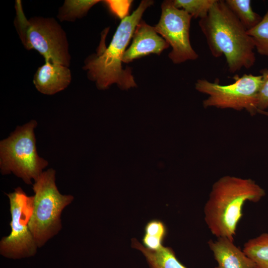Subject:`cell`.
Returning <instances> with one entry per match:
<instances>
[{
    "label": "cell",
    "instance_id": "2",
    "mask_svg": "<svg viewBox=\"0 0 268 268\" xmlns=\"http://www.w3.org/2000/svg\"><path fill=\"white\" fill-rule=\"evenodd\" d=\"M265 195V190L251 179L230 175L220 178L213 184L204 207L209 230L217 238L234 241L245 203L258 202Z\"/></svg>",
    "mask_w": 268,
    "mask_h": 268
},
{
    "label": "cell",
    "instance_id": "15",
    "mask_svg": "<svg viewBox=\"0 0 268 268\" xmlns=\"http://www.w3.org/2000/svg\"><path fill=\"white\" fill-rule=\"evenodd\" d=\"M226 4L247 31L255 27L262 17L255 12L250 0H226Z\"/></svg>",
    "mask_w": 268,
    "mask_h": 268
},
{
    "label": "cell",
    "instance_id": "3",
    "mask_svg": "<svg viewBox=\"0 0 268 268\" xmlns=\"http://www.w3.org/2000/svg\"><path fill=\"white\" fill-rule=\"evenodd\" d=\"M153 2L141 1L131 15L122 20L109 46L104 49L101 47L96 54L85 61L83 68L87 70L88 78L95 82L99 89H106L113 83L123 90L136 86L130 68H123L122 60L144 11Z\"/></svg>",
    "mask_w": 268,
    "mask_h": 268
},
{
    "label": "cell",
    "instance_id": "19",
    "mask_svg": "<svg viewBox=\"0 0 268 268\" xmlns=\"http://www.w3.org/2000/svg\"><path fill=\"white\" fill-rule=\"evenodd\" d=\"M144 234L164 240L167 234V228L162 221L152 219L146 224Z\"/></svg>",
    "mask_w": 268,
    "mask_h": 268
},
{
    "label": "cell",
    "instance_id": "12",
    "mask_svg": "<svg viewBox=\"0 0 268 268\" xmlns=\"http://www.w3.org/2000/svg\"><path fill=\"white\" fill-rule=\"evenodd\" d=\"M208 245L217 263L215 268H255L252 260L228 238L210 240Z\"/></svg>",
    "mask_w": 268,
    "mask_h": 268
},
{
    "label": "cell",
    "instance_id": "8",
    "mask_svg": "<svg viewBox=\"0 0 268 268\" xmlns=\"http://www.w3.org/2000/svg\"><path fill=\"white\" fill-rule=\"evenodd\" d=\"M6 195L9 200L11 231L0 240V254L12 259L34 256L38 246L28 225L33 210L34 196H28L20 187Z\"/></svg>",
    "mask_w": 268,
    "mask_h": 268
},
{
    "label": "cell",
    "instance_id": "6",
    "mask_svg": "<svg viewBox=\"0 0 268 268\" xmlns=\"http://www.w3.org/2000/svg\"><path fill=\"white\" fill-rule=\"evenodd\" d=\"M37 122L31 120L17 126L0 142V169L2 175L12 173L25 183L37 180L48 162L38 154L34 130Z\"/></svg>",
    "mask_w": 268,
    "mask_h": 268
},
{
    "label": "cell",
    "instance_id": "20",
    "mask_svg": "<svg viewBox=\"0 0 268 268\" xmlns=\"http://www.w3.org/2000/svg\"><path fill=\"white\" fill-rule=\"evenodd\" d=\"M260 72L262 82L258 95V108L265 111L268 108V68L262 69Z\"/></svg>",
    "mask_w": 268,
    "mask_h": 268
},
{
    "label": "cell",
    "instance_id": "22",
    "mask_svg": "<svg viewBox=\"0 0 268 268\" xmlns=\"http://www.w3.org/2000/svg\"><path fill=\"white\" fill-rule=\"evenodd\" d=\"M164 240L144 234L142 238V245L151 251H157L162 248Z\"/></svg>",
    "mask_w": 268,
    "mask_h": 268
},
{
    "label": "cell",
    "instance_id": "5",
    "mask_svg": "<svg viewBox=\"0 0 268 268\" xmlns=\"http://www.w3.org/2000/svg\"><path fill=\"white\" fill-rule=\"evenodd\" d=\"M55 175V170L49 169L41 174L33 185L34 206L28 225L39 248L61 230L62 212L74 199L72 195L60 193Z\"/></svg>",
    "mask_w": 268,
    "mask_h": 268
},
{
    "label": "cell",
    "instance_id": "17",
    "mask_svg": "<svg viewBox=\"0 0 268 268\" xmlns=\"http://www.w3.org/2000/svg\"><path fill=\"white\" fill-rule=\"evenodd\" d=\"M247 33L252 38L257 52L268 57V9L260 23Z\"/></svg>",
    "mask_w": 268,
    "mask_h": 268
},
{
    "label": "cell",
    "instance_id": "1",
    "mask_svg": "<svg viewBox=\"0 0 268 268\" xmlns=\"http://www.w3.org/2000/svg\"><path fill=\"white\" fill-rule=\"evenodd\" d=\"M199 25L211 55L215 58L224 55L229 72L254 65L253 40L225 0H216L207 14L199 20Z\"/></svg>",
    "mask_w": 268,
    "mask_h": 268
},
{
    "label": "cell",
    "instance_id": "13",
    "mask_svg": "<svg viewBox=\"0 0 268 268\" xmlns=\"http://www.w3.org/2000/svg\"><path fill=\"white\" fill-rule=\"evenodd\" d=\"M132 241V247L143 253L150 268H187L179 261L170 247L163 246L158 250L151 251L135 238Z\"/></svg>",
    "mask_w": 268,
    "mask_h": 268
},
{
    "label": "cell",
    "instance_id": "7",
    "mask_svg": "<svg viewBox=\"0 0 268 268\" xmlns=\"http://www.w3.org/2000/svg\"><path fill=\"white\" fill-rule=\"evenodd\" d=\"M235 81L228 85H221L218 79L214 82L199 79L195 83L197 91L208 97L202 102L205 108L215 107L245 110L253 116L258 113V95L262 82L261 75L244 74L235 75Z\"/></svg>",
    "mask_w": 268,
    "mask_h": 268
},
{
    "label": "cell",
    "instance_id": "18",
    "mask_svg": "<svg viewBox=\"0 0 268 268\" xmlns=\"http://www.w3.org/2000/svg\"><path fill=\"white\" fill-rule=\"evenodd\" d=\"M216 0H174V5L194 18L204 17Z\"/></svg>",
    "mask_w": 268,
    "mask_h": 268
},
{
    "label": "cell",
    "instance_id": "23",
    "mask_svg": "<svg viewBox=\"0 0 268 268\" xmlns=\"http://www.w3.org/2000/svg\"><path fill=\"white\" fill-rule=\"evenodd\" d=\"M258 113L268 116V112H266L265 110V111L258 110Z\"/></svg>",
    "mask_w": 268,
    "mask_h": 268
},
{
    "label": "cell",
    "instance_id": "10",
    "mask_svg": "<svg viewBox=\"0 0 268 268\" xmlns=\"http://www.w3.org/2000/svg\"><path fill=\"white\" fill-rule=\"evenodd\" d=\"M133 38L131 45L124 54V63H128L150 54L160 55L169 46L164 38L158 35L154 27L142 20L137 25Z\"/></svg>",
    "mask_w": 268,
    "mask_h": 268
},
{
    "label": "cell",
    "instance_id": "9",
    "mask_svg": "<svg viewBox=\"0 0 268 268\" xmlns=\"http://www.w3.org/2000/svg\"><path fill=\"white\" fill-rule=\"evenodd\" d=\"M192 18L185 10L177 8L173 0H165L161 4V17L154 28L172 47L169 58L174 64L195 60L199 57L190 40Z\"/></svg>",
    "mask_w": 268,
    "mask_h": 268
},
{
    "label": "cell",
    "instance_id": "16",
    "mask_svg": "<svg viewBox=\"0 0 268 268\" xmlns=\"http://www.w3.org/2000/svg\"><path fill=\"white\" fill-rule=\"evenodd\" d=\"M98 0H66L59 8L57 17L61 22H73L85 16Z\"/></svg>",
    "mask_w": 268,
    "mask_h": 268
},
{
    "label": "cell",
    "instance_id": "4",
    "mask_svg": "<svg viewBox=\"0 0 268 268\" xmlns=\"http://www.w3.org/2000/svg\"><path fill=\"white\" fill-rule=\"evenodd\" d=\"M15 8L14 25L24 47L37 51L45 61L68 67L71 57L66 33L56 20L39 16L27 19L19 0Z\"/></svg>",
    "mask_w": 268,
    "mask_h": 268
},
{
    "label": "cell",
    "instance_id": "14",
    "mask_svg": "<svg viewBox=\"0 0 268 268\" xmlns=\"http://www.w3.org/2000/svg\"><path fill=\"white\" fill-rule=\"evenodd\" d=\"M255 264V268H268V233L246 242L243 249Z\"/></svg>",
    "mask_w": 268,
    "mask_h": 268
},
{
    "label": "cell",
    "instance_id": "21",
    "mask_svg": "<svg viewBox=\"0 0 268 268\" xmlns=\"http://www.w3.org/2000/svg\"><path fill=\"white\" fill-rule=\"evenodd\" d=\"M132 0H105L104 2L109 10L122 19L127 16Z\"/></svg>",
    "mask_w": 268,
    "mask_h": 268
},
{
    "label": "cell",
    "instance_id": "11",
    "mask_svg": "<svg viewBox=\"0 0 268 268\" xmlns=\"http://www.w3.org/2000/svg\"><path fill=\"white\" fill-rule=\"evenodd\" d=\"M71 75L68 67L45 61L39 67L33 77L37 90L46 95H53L66 88L70 84Z\"/></svg>",
    "mask_w": 268,
    "mask_h": 268
}]
</instances>
